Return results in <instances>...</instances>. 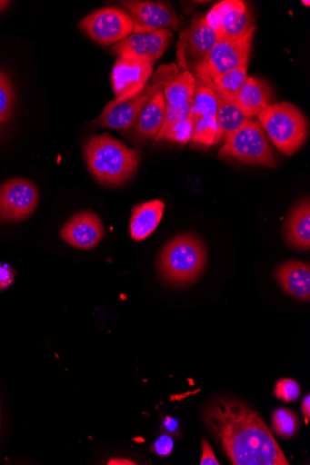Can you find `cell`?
<instances>
[{
    "label": "cell",
    "mask_w": 310,
    "mask_h": 465,
    "mask_svg": "<svg viewBox=\"0 0 310 465\" xmlns=\"http://www.w3.org/2000/svg\"><path fill=\"white\" fill-rule=\"evenodd\" d=\"M124 11L130 17L135 33L153 32L161 29L178 30L180 20L174 10L164 4L127 0L123 2Z\"/></svg>",
    "instance_id": "cell-15"
},
{
    "label": "cell",
    "mask_w": 310,
    "mask_h": 465,
    "mask_svg": "<svg viewBox=\"0 0 310 465\" xmlns=\"http://www.w3.org/2000/svg\"><path fill=\"white\" fill-rule=\"evenodd\" d=\"M193 121L192 116L174 123L163 134L162 140L186 144L192 141Z\"/></svg>",
    "instance_id": "cell-27"
},
{
    "label": "cell",
    "mask_w": 310,
    "mask_h": 465,
    "mask_svg": "<svg viewBox=\"0 0 310 465\" xmlns=\"http://www.w3.org/2000/svg\"><path fill=\"white\" fill-rule=\"evenodd\" d=\"M225 140V144L220 149L218 157H232L243 163L272 168L277 166L274 150L258 122L249 120Z\"/></svg>",
    "instance_id": "cell-6"
},
{
    "label": "cell",
    "mask_w": 310,
    "mask_h": 465,
    "mask_svg": "<svg viewBox=\"0 0 310 465\" xmlns=\"http://www.w3.org/2000/svg\"><path fill=\"white\" fill-rule=\"evenodd\" d=\"M179 420L173 417H165L163 420V430L168 434H175L179 430Z\"/></svg>",
    "instance_id": "cell-32"
},
{
    "label": "cell",
    "mask_w": 310,
    "mask_h": 465,
    "mask_svg": "<svg viewBox=\"0 0 310 465\" xmlns=\"http://www.w3.org/2000/svg\"><path fill=\"white\" fill-rule=\"evenodd\" d=\"M165 204L161 200H154L136 204L132 209L130 235L135 241H144L159 226Z\"/></svg>",
    "instance_id": "cell-18"
},
{
    "label": "cell",
    "mask_w": 310,
    "mask_h": 465,
    "mask_svg": "<svg viewBox=\"0 0 310 465\" xmlns=\"http://www.w3.org/2000/svg\"><path fill=\"white\" fill-rule=\"evenodd\" d=\"M15 281V273L13 270L8 267L0 266V290H5L10 287Z\"/></svg>",
    "instance_id": "cell-31"
},
{
    "label": "cell",
    "mask_w": 310,
    "mask_h": 465,
    "mask_svg": "<svg viewBox=\"0 0 310 465\" xmlns=\"http://www.w3.org/2000/svg\"><path fill=\"white\" fill-rule=\"evenodd\" d=\"M195 78L196 84L191 110L193 121L191 142L210 147L223 139L216 121L217 95L209 78L198 76Z\"/></svg>",
    "instance_id": "cell-7"
},
{
    "label": "cell",
    "mask_w": 310,
    "mask_h": 465,
    "mask_svg": "<svg viewBox=\"0 0 310 465\" xmlns=\"http://www.w3.org/2000/svg\"><path fill=\"white\" fill-rule=\"evenodd\" d=\"M207 253L203 242L193 234L173 238L162 249L159 270L169 283L183 286L196 281L205 271Z\"/></svg>",
    "instance_id": "cell-3"
},
{
    "label": "cell",
    "mask_w": 310,
    "mask_h": 465,
    "mask_svg": "<svg viewBox=\"0 0 310 465\" xmlns=\"http://www.w3.org/2000/svg\"><path fill=\"white\" fill-rule=\"evenodd\" d=\"M216 41L205 16H195L190 26L181 33L176 44V65L184 71H195L205 63Z\"/></svg>",
    "instance_id": "cell-9"
},
{
    "label": "cell",
    "mask_w": 310,
    "mask_h": 465,
    "mask_svg": "<svg viewBox=\"0 0 310 465\" xmlns=\"http://www.w3.org/2000/svg\"><path fill=\"white\" fill-rule=\"evenodd\" d=\"M256 117L283 154L291 156L304 145L308 134L307 120L295 105L287 102L271 104Z\"/></svg>",
    "instance_id": "cell-4"
},
{
    "label": "cell",
    "mask_w": 310,
    "mask_h": 465,
    "mask_svg": "<svg viewBox=\"0 0 310 465\" xmlns=\"http://www.w3.org/2000/svg\"><path fill=\"white\" fill-rule=\"evenodd\" d=\"M273 428L275 433L285 439H290L296 434L299 421L296 414L285 408L276 410L272 418Z\"/></svg>",
    "instance_id": "cell-25"
},
{
    "label": "cell",
    "mask_w": 310,
    "mask_h": 465,
    "mask_svg": "<svg viewBox=\"0 0 310 465\" xmlns=\"http://www.w3.org/2000/svg\"><path fill=\"white\" fill-rule=\"evenodd\" d=\"M179 69L175 64L160 66L139 94L122 102L115 100L109 102L95 121L96 124L105 129L129 131L135 125L144 107L155 94L164 91L175 76L178 75Z\"/></svg>",
    "instance_id": "cell-5"
},
{
    "label": "cell",
    "mask_w": 310,
    "mask_h": 465,
    "mask_svg": "<svg viewBox=\"0 0 310 465\" xmlns=\"http://www.w3.org/2000/svg\"><path fill=\"white\" fill-rule=\"evenodd\" d=\"M15 94L10 77L0 70V128L5 124L13 113Z\"/></svg>",
    "instance_id": "cell-26"
},
{
    "label": "cell",
    "mask_w": 310,
    "mask_h": 465,
    "mask_svg": "<svg viewBox=\"0 0 310 465\" xmlns=\"http://www.w3.org/2000/svg\"><path fill=\"white\" fill-rule=\"evenodd\" d=\"M88 171L103 185L120 186L135 175L140 152L127 147L108 134L92 136L84 143Z\"/></svg>",
    "instance_id": "cell-2"
},
{
    "label": "cell",
    "mask_w": 310,
    "mask_h": 465,
    "mask_svg": "<svg viewBox=\"0 0 310 465\" xmlns=\"http://www.w3.org/2000/svg\"><path fill=\"white\" fill-rule=\"evenodd\" d=\"M207 428L235 465H287L262 418L235 400H218L205 413Z\"/></svg>",
    "instance_id": "cell-1"
},
{
    "label": "cell",
    "mask_w": 310,
    "mask_h": 465,
    "mask_svg": "<svg viewBox=\"0 0 310 465\" xmlns=\"http://www.w3.org/2000/svg\"><path fill=\"white\" fill-rule=\"evenodd\" d=\"M275 278L282 288L292 297L302 301L310 300V268L297 261H289L276 270Z\"/></svg>",
    "instance_id": "cell-19"
},
{
    "label": "cell",
    "mask_w": 310,
    "mask_h": 465,
    "mask_svg": "<svg viewBox=\"0 0 310 465\" xmlns=\"http://www.w3.org/2000/svg\"><path fill=\"white\" fill-rule=\"evenodd\" d=\"M173 36V33L167 29L133 33L115 45L112 53L119 58L154 63L165 54Z\"/></svg>",
    "instance_id": "cell-14"
},
{
    "label": "cell",
    "mask_w": 310,
    "mask_h": 465,
    "mask_svg": "<svg viewBox=\"0 0 310 465\" xmlns=\"http://www.w3.org/2000/svg\"><path fill=\"white\" fill-rule=\"evenodd\" d=\"M249 120L235 102L225 101L217 97L216 121L223 138L225 139L238 131Z\"/></svg>",
    "instance_id": "cell-24"
},
{
    "label": "cell",
    "mask_w": 310,
    "mask_h": 465,
    "mask_svg": "<svg viewBox=\"0 0 310 465\" xmlns=\"http://www.w3.org/2000/svg\"><path fill=\"white\" fill-rule=\"evenodd\" d=\"M79 27L102 46L119 44L135 33L128 15L117 7L104 8L86 16Z\"/></svg>",
    "instance_id": "cell-10"
},
{
    "label": "cell",
    "mask_w": 310,
    "mask_h": 465,
    "mask_svg": "<svg viewBox=\"0 0 310 465\" xmlns=\"http://www.w3.org/2000/svg\"><path fill=\"white\" fill-rule=\"evenodd\" d=\"M255 26L252 25L240 39L216 41L205 63L195 71V76L210 80L221 74L247 66Z\"/></svg>",
    "instance_id": "cell-8"
},
{
    "label": "cell",
    "mask_w": 310,
    "mask_h": 465,
    "mask_svg": "<svg viewBox=\"0 0 310 465\" xmlns=\"http://www.w3.org/2000/svg\"><path fill=\"white\" fill-rule=\"evenodd\" d=\"M165 119V102L163 91L155 94L140 113L129 130L140 140L156 138Z\"/></svg>",
    "instance_id": "cell-20"
},
{
    "label": "cell",
    "mask_w": 310,
    "mask_h": 465,
    "mask_svg": "<svg viewBox=\"0 0 310 465\" xmlns=\"http://www.w3.org/2000/svg\"><path fill=\"white\" fill-rule=\"evenodd\" d=\"M205 19L217 41L240 39L254 25L246 5L241 0H225L215 5Z\"/></svg>",
    "instance_id": "cell-11"
},
{
    "label": "cell",
    "mask_w": 310,
    "mask_h": 465,
    "mask_svg": "<svg viewBox=\"0 0 310 465\" xmlns=\"http://www.w3.org/2000/svg\"><path fill=\"white\" fill-rule=\"evenodd\" d=\"M173 440L170 437L163 435L153 446V450L159 456H168L173 450Z\"/></svg>",
    "instance_id": "cell-29"
},
{
    "label": "cell",
    "mask_w": 310,
    "mask_h": 465,
    "mask_svg": "<svg viewBox=\"0 0 310 465\" xmlns=\"http://www.w3.org/2000/svg\"><path fill=\"white\" fill-rule=\"evenodd\" d=\"M154 74V63L119 58L112 70V88L116 102L127 100L145 89Z\"/></svg>",
    "instance_id": "cell-16"
},
{
    "label": "cell",
    "mask_w": 310,
    "mask_h": 465,
    "mask_svg": "<svg viewBox=\"0 0 310 465\" xmlns=\"http://www.w3.org/2000/svg\"><path fill=\"white\" fill-rule=\"evenodd\" d=\"M272 95L267 84L262 81L248 76L235 103L250 120L271 104Z\"/></svg>",
    "instance_id": "cell-22"
},
{
    "label": "cell",
    "mask_w": 310,
    "mask_h": 465,
    "mask_svg": "<svg viewBox=\"0 0 310 465\" xmlns=\"http://www.w3.org/2000/svg\"><path fill=\"white\" fill-rule=\"evenodd\" d=\"M247 77V66H243L221 74L212 78L211 82L219 99L235 102Z\"/></svg>",
    "instance_id": "cell-23"
},
{
    "label": "cell",
    "mask_w": 310,
    "mask_h": 465,
    "mask_svg": "<svg viewBox=\"0 0 310 465\" xmlns=\"http://www.w3.org/2000/svg\"><path fill=\"white\" fill-rule=\"evenodd\" d=\"M300 387L298 383L291 379H283L279 381L275 390L277 399L285 402H290L297 400L300 396Z\"/></svg>",
    "instance_id": "cell-28"
},
{
    "label": "cell",
    "mask_w": 310,
    "mask_h": 465,
    "mask_svg": "<svg viewBox=\"0 0 310 465\" xmlns=\"http://www.w3.org/2000/svg\"><path fill=\"white\" fill-rule=\"evenodd\" d=\"M195 84V75L190 71L179 73L166 84L163 91L165 102V119L155 138V143L161 141L163 134L171 124L191 115Z\"/></svg>",
    "instance_id": "cell-13"
},
{
    "label": "cell",
    "mask_w": 310,
    "mask_h": 465,
    "mask_svg": "<svg viewBox=\"0 0 310 465\" xmlns=\"http://www.w3.org/2000/svg\"><path fill=\"white\" fill-rule=\"evenodd\" d=\"M301 411H302V414L305 418V424L307 425L309 418H310V397H309V395H306V397H305V399L303 400L302 405H301Z\"/></svg>",
    "instance_id": "cell-33"
},
{
    "label": "cell",
    "mask_w": 310,
    "mask_h": 465,
    "mask_svg": "<svg viewBox=\"0 0 310 465\" xmlns=\"http://www.w3.org/2000/svg\"><path fill=\"white\" fill-rule=\"evenodd\" d=\"M105 235L101 219L94 213L75 215L62 229V238L71 246L90 250L97 246Z\"/></svg>",
    "instance_id": "cell-17"
},
{
    "label": "cell",
    "mask_w": 310,
    "mask_h": 465,
    "mask_svg": "<svg viewBox=\"0 0 310 465\" xmlns=\"http://www.w3.org/2000/svg\"><path fill=\"white\" fill-rule=\"evenodd\" d=\"M287 242L298 250L310 248V203L309 199L299 201L292 209L285 223Z\"/></svg>",
    "instance_id": "cell-21"
},
{
    "label": "cell",
    "mask_w": 310,
    "mask_h": 465,
    "mask_svg": "<svg viewBox=\"0 0 310 465\" xmlns=\"http://www.w3.org/2000/svg\"><path fill=\"white\" fill-rule=\"evenodd\" d=\"M9 2H0V13L5 10L9 6Z\"/></svg>",
    "instance_id": "cell-35"
},
{
    "label": "cell",
    "mask_w": 310,
    "mask_h": 465,
    "mask_svg": "<svg viewBox=\"0 0 310 465\" xmlns=\"http://www.w3.org/2000/svg\"><path fill=\"white\" fill-rule=\"evenodd\" d=\"M203 453L200 460L201 465H218L219 462L215 456V453L205 440L202 441Z\"/></svg>",
    "instance_id": "cell-30"
},
{
    "label": "cell",
    "mask_w": 310,
    "mask_h": 465,
    "mask_svg": "<svg viewBox=\"0 0 310 465\" xmlns=\"http://www.w3.org/2000/svg\"><path fill=\"white\" fill-rule=\"evenodd\" d=\"M108 464H135V463H133V461L131 460H123V459H114V460H111Z\"/></svg>",
    "instance_id": "cell-34"
},
{
    "label": "cell",
    "mask_w": 310,
    "mask_h": 465,
    "mask_svg": "<svg viewBox=\"0 0 310 465\" xmlns=\"http://www.w3.org/2000/svg\"><path fill=\"white\" fill-rule=\"evenodd\" d=\"M39 199L36 186L24 179H13L0 185V221L18 223L28 219Z\"/></svg>",
    "instance_id": "cell-12"
}]
</instances>
